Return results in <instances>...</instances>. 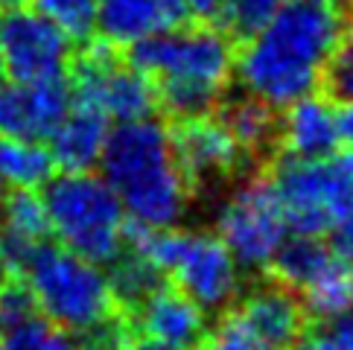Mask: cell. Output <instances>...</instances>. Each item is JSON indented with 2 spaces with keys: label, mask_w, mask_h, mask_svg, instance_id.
<instances>
[{
  "label": "cell",
  "mask_w": 353,
  "mask_h": 350,
  "mask_svg": "<svg viewBox=\"0 0 353 350\" xmlns=\"http://www.w3.org/2000/svg\"><path fill=\"white\" fill-rule=\"evenodd\" d=\"M342 35L345 21L333 0H283L248 32L234 59V76L245 96L286 108L319 91Z\"/></svg>",
  "instance_id": "1"
},
{
  "label": "cell",
  "mask_w": 353,
  "mask_h": 350,
  "mask_svg": "<svg viewBox=\"0 0 353 350\" xmlns=\"http://www.w3.org/2000/svg\"><path fill=\"white\" fill-rule=\"evenodd\" d=\"M105 184L125 219L143 234L170 231L190 210V178L175 158L172 134L152 117L117 123L99 155Z\"/></svg>",
  "instance_id": "2"
},
{
  "label": "cell",
  "mask_w": 353,
  "mask_h": 350,
  "mask_svg": "<svg viewBox=\"0 0 353 350\" xmlns=\"http://www.w3.org/2000/svg\"><path fill=\"white\" fill-rule=\"evenodd\" d=\"M236 50L216 27H175L134 47V65L155 88V99L175 117L205 114L234 79Z\"/></svg>",
  "instance_id": "3"
},
{
  "label": "cell",
  "mask_w": 353,
  "mask_h": 350,
  "mask_svg": "<svg viewBox=\"0 0 353 350\" xmlns=\"http://www.w3.org/2000/svg\"><path fill=\"white\" fill-rule=\"evenodd\" d=\"M21 274L35 312L70 336L97 333L114 318L117 295L108 271L94 260L47 243L23 262Z\"/></svg>",
  "instance_id": "4"
},
{
  "label": "cell",
  "mask_w": 353,
  "mask_h": 350,
  "mask_svg": "<svg viewBox=\"0 0 353 350\" xmlns=\"http://www.w3.org/2000/svg\"><path fill=\"white\" fill-rule=\"evenodd\" d=\"M50 236L61 248L108 266L129 243V219L103 175L65 172L44 184L41 196Z\"/></svg>",
  "instance_id": "5"
},
{
  "label": "cell",
  "mask_w": 353,
  "mask_h": 350,
  "mask_svg": "<svg viewBox=\"0 0 353 350\" xmlns=\"http://www.w3.org/2000/svg\"><path fill=\"white\" fill-rule=\"evenodd\" d=\"M143 245L158 271L205 312H219L243 295V269L213 231H187L175 225L149 234Z\"/></svg>",
  "instance_id": "6"
},
{
  "label": "cell",
  "mask_w": 353,
  "mask_h": 350,
  "mask_svg": "<svg viewBox=\"0 0 353 350\" xmlns=\"http://www.w3.org/2000/svg\"><path fill=\"white\" fill-rule=\"evenodd\" d=\"M269 184L298 234L330 236L353 219V155L286 158Z\"/></svg>",
  "instance_id": "7"
},
{
  "label": "cell",
  "mask_w": 353,
  "mask_h": 350,
  "mask_svg": "<svg viewBox=\"0 0 353 350\" xmlns=\"http://www.w3.org/2000/svg\"><path fill=\"white\" fill-rule=\"evenodd\" d=\"M213 234L243 271L272 269L289 225L269 181H243L216 205Z\"/></svg>",
  "instance_id": "8"
},
{
  "label": "cell",
  "mask_w": 353,
  "mask_h": 350,
  "mask_svg": "<svg viewBox=\"0 0 353 350\" xmlns=\"http://www.w3.org/2000/svg\"><path fill=\"white\" fill-rule=\"evenodd\" d=\"M272 269L315 316L339 318L353 307V260L342 257L321 236H286Z\"/></svg>",
  "instance_id": "9"
},
{
  "label": "cell",
  "mask_w": 353,
  "mask_h": 350,
  "mask_svg": "<svg viewBox=\"0 0 353 350\" xmlns=\"http://www.w3.org/2000/svg\"><path fill=\"white\" fill-rule=\"evenodd\" d=\"M3 73L18 82H59L73 61V39L39 9H9L0 18Z\"/></svg>",
  "instance_id": "10"
},
{
  "label": "cell",
  "mask_w": 353,
  "mask_h": 350,
  "mask_svg": "<svg viewBox=\"0 0 353 350\" xmlns=\"http://www.w3.org/2000/svg\"><path fill=\"white\" fill-rule=\"evenodd\" d=\"M73 99L94 105L108 120L129 123L152 114L155 88L137 65L111 56V50H91L73 73Z\"/></svg>",
  "instance_id": "11"
},
{
  "label": "cell",
  "mask_w": 353,
  "mask_h": 350,
  "mask_svg": "<svg viewBox=\"0 0 353 350\" xmlns=\"http://www.w3.org/2000/svg\"><path fill=\"white\" fill-rule=\"evenodd\" d=\"M175 158L190 178V184H222L231 181L245 167V149L236 143L222 117L210 111L181 117V126L172 134Z\"/></svg>",
  "instance_id": "12"
},
{
  "label": "cell",
  "mask_w": 353,
  "mask_h": 350,
  "mask_svg": "<svg viewBox=\"0 0 353 350\" xmlns=\"http://www.w3.org/2000/svg\"><path fill=\"white\" fill-rule=\"evenodd\" d=\"M70 105L65 79L59 82H0V137L47 141Z\"/></svg>",
  "instance_id": "13"
},
{
  "label": "cell",
  "mask_w": 353,
  "mask_h": 350,
  "mask_svg": "<svg viewBox=\"0 0 353 350\" xmlns=\"http://www.w3.org/2000/svg\"><path fill=\"white\" fill-rule=\"evenodd\" d=\"M134 321L146 342L175 350H193L208 336V312L179 289L155 286L134 301Z\"/></svg>",
  "instance_id": "14"
},
{
  "label": "cell",
  "mask_w": 353,
  "mask_h": 350,
  "mask_svg": "<svg viewBox=\"0 0 353 350\" xmlns=\"http://www.w3.org/2000/svg\"><path fill=\"white\" fill-rule=\"evenodd\" d=\"M187 9L181 0H97L94 30L111 47H141L181 27Z\"/></svg>",
  "instance_id": "15"
},
{
  "label": "cell",
  "mask_w": 353,
  "mask_h": 350,
  "mask_svg": "<svg viewBox=\"0 0 353 350\" xmlns=\"http://www.w3.org/2000/svg\"><path fill=\"white\" fill-rule=\"evenodd\" d=\"M274 137L289 158H324L342 146V117L327 96L310 94L283 108Z\"/></svg>",
  "instance_id": "16"
},
{
  "label": "cell",
  "mask_w": 353,
  "mask_h": 350,
  "mask_svg": "<svg viewBox=\"0 0 353 350\" xmlns=\"http://www.w3.org/2000/svg\"><path fill=\"white\" fill-rule=\"evenodd\" d=\"M108 132H111V120L103 111L70 96L65 117L59 120V126L50 132L44 143L50 155H53L56 167H61L65 172H82L99 164Z\"/></svg>",
  "instance_id": "17"
},
{
  "label": "cell",
  "mask_w": 353,
  "mask_h": 350,
  "mask_svg": "<svg viewBox=\"0 0 353 350\" xmlns=\"http://www.w3.org/2000/svg\"><path fill=\"white\" fill-rule=\"evenodd\" d=\"M236 318L277 350H289L304 336V304L286 286H257L239 301Z\"/></svg>",
  "instance_id": "18"
},
{
  "label": "cell",
  "mask_w": 353,
  "mask_h": 350,
  "mask_svg": "<svg viewBox=\"0 0 353 350\" xmlns=\"http://www.w3.org/2000/svg\"><path fill=\"white\" fill-rule=\"evenodd\" d=\"M50 240V225L35 193H12L0 202V262L18 269Z\"/></svg>",
  "instance_id": "19"
},
{
  "label": "cell",
  "mask_w": 353,
  "mask_h": 350,
  "mask_svg": "<svg viewBox=\"0 0 353 350\" xmlns=\"http://www.w3.org/2000/svg\"><path fill=\"white\" fill-rule=\"evenodd\" d=\"M56 161L44 141L0 137V184L12 193H35L53 178Z\"/></svg>",
  "instance_id": "20"
},
{
  "label": "cell",
  "mask_w": 353,
  "mask_h": 350,
  "mask_svg": "<svg viewBox=\"0 0 353 350\" xmlns=\"http://www.w3.org/2000/svg\"><path fill=\"white\" fill-rule=\"evenodd\" d=\"M111 271H108V280H111V289H114L117 298L123 301H141L146 292H152L158 280H161V271L158 266L149 257L146 245L137 240V243H125L123 251L108 262Z\"/></svg>",
  "instance_id": "21"
},
{
  "label": "cell",
  "mask_w": 353,
  "mask_h": 350,
  "mask_svg": "<svg viewBox=\"0 0 353 350\" xmlns=\"http://www.w3.org/2000/svg\"><path fill=\"white\" fill-rule=\"evenodd\" d=\"M219 117L236 137V143L245 149V155H257L263 149H269V143L277 134V120L272 114V108L266 103H260V99L245 96V94H243V99H236V103L225 108V114H219Z\"/></svg>",
  "instance_id": "22"
},
{
  "label": "cell",
  "mask_w": 353,
  "mask_h": 350,
  "mask_svg": "<svg viewBox=\"0 0 353 350\" xmlns=\"http://www.w3.org/2000/svg\"><path fill=\"white\" fill-rule=\"evenodd\" d=\"M0 350H79V342L39 312H30L18 321L0 324Z\"/></svg>",
  "instance_id": "23"
},
{
  "label": "cell",
  "mask_w": 353,
  "mask_h": 350,
  "mask_svg": "<svg viewBox=\"0 0 353 350\" xmlns=\"http://www.w3.org/2000/svg\"><path fill=\"white\" fill-rule=\"evenodd\" d=\"M39 12L59 23L70 39H85L94 32L97 18V0H35Z\"/></svg>",
  "instance_id": "24"
},
{
  "label": "cell",
  "mask_w": 353,
  "mask_h": 350,
  "mask_svg": "<svg viewBox=\"0 0 353 350\" xmlns=\"http://www.w3.org/2000/svg\"><path fill=\"white\" fill-rule=\"evenodd\" d=\"M283 0H222L219 18L239 35L254 32L263 21H269L274 15V9Z\"/></svg>",
  "instance_id": "25"
},
{
  "label": "cell",
  "mask_w": 353,
  "mask_h": 350,
  "mask_svg": "<svg viewBox=\"0 0 353 350\" xmlns=\"http://www.w3.org/2000/svg\"><path fill=\"white\" fill-rule=\"evenodd\" d=\"M205 350H277L254 336L236 316L219 324L213 336H205Z\"/></svg>",
  "instance_id": "26"
},
{
  "label": "cell",
  "mask_w": 353,
  "mask_h": 350,
  "mask_svg": "<svg viewBox=\"0 0 353 350\" xmlns=\"http://www.w3.org/2000/svg\"><path fill=\"white\" fill-rule=\"evenodd\" d=\"M327 76L333 82V91L342 96L345 103H353V30H345Z\"/></svg>",
  "instance_id": "27"
},
{
  "label": "cell",
  "mask_w": 353,
  "mask_h": 350,
  "mask_svg": "<svg viewBox=\"0 0 353 350\" xmlns=\"http://www.w3.org/2000/svg\"><path fill=\"white\" fill-rule=\"evenodd\" d=\"M333 342L339 344V350H353V307L347 312H342L339 318H333Z\"/></svg>",
  "instance_id": "28"
},
{
  "label": "cell",
  "mask_w": 353,
  "mask_h": 350,
  "mask_svg": "<svg viewBox=\"0 0 353 350\" xmlns=\"http://www.w3.org/2000/svg\"><path fill=\"white\" fill-rule=\"evenodd\" d=\"M295 350H339V344L333 342L330 333H312V336H301L292 344Z\"/></svg>",
  "instance_id": "29"
},
{
  "label": "cell",
  "mask_w": 353,
  "mask_h": 350,
  "mask_svg": "<svg viewBox=\"0 0 353 350\" xmlns=\"http://www.w3.org/2000/svg\"><path fill=\"white\" fill-rule=\"evenodd\" d=\"M184 9L190 12V15H199V18H213L219 15V6L222 0H181Z\"/></svg>",
  "instance_id": "30"
},
{
  "label": "cell",
  "mask_w": 353,
  "mask_h": 350,
  "mask_svg": "<svg viewBox=\"0 0 353 350\" xmlns=\"http://www.w3.org/2000/svg\"><path fill=\"white\" fill-rule=\"evenodd\" d=\"M339 117H342V143L353 146V103H347L339 111Z\"/></svg>",
  "instance_id": "31"
},
{
  "label": "cell",
  "mask_w": 353,
  "mask_h": 350,
  "mask_svg": "<svg viewBox=\"0 0 353 350\" xmlns=\"http://www.w3.org/2000/svg\"><path fill=\"white\" fill-rule=\"evenodd\" d=\"M120 350H175V347H163V344H155V342H134V344H120Z\"/></svg>",
  "instance_id": "32"
},
{
  "label": "cell",
  "mask_w": 353,
  "mask_h": 350,
  "mask_svg": "<svg viewBox=\"0 0 353 350\" xmlns=\"http://www.w3.org/2000/svg\"><path fill=\"white\" fill-rule=\"evenodd\" d=\"M27 3H30V0H0V9H21Z\"/></svg>",
  "instance_id": "33"
},
{
  "label": "cell",
  "mask_w": 353,
  "mask_h": 350,
  "mask_svg": "<svg viewBox=\"0 0 353 350\" xmlns=\"http://www.w3.org/2000/svg\"><path fill=\"white\" fill-rule=\"evenodd\" d=\"M6 79V73H3V59H0V82Z\"/></svg>",
  "instance_id": "34"
},
{
  "label": "cell",
  "mask_w": 353,
  "mask_h": 350,
  "mask_svg": "<svg viewBox=\"0 0 353 350\" xmlns=\"http://www.w3.org/2000/svg\"><path fill=\"white\" fill-rule=\"evenodd\" d=\"M0 286H3V262H0Z\"/></svg>",
  "instance_id": "35"
},
{
  "label": "cell",
  "mask_w": 353,
  "mask_h": 350,
  "mask_svg": "<svg viewBox=\"0 0 353 350\" xmlns=\"http://www.w3.org/2000/svg\"><path fill=\"white\" fill-rule=\"evenodd\" d=\"M0 202H3V184H0Z\"/></svg>",
  "instance_id": "36"
},
{
  "label": "cell",
  "mask_w": 353,
  "mask_h": 350,
  "mask_svg": "<svg viewBox=\"0 0 353 350\" xmlns=\"http://www.w3.org/2000/svg\"><path fill=\"white\" fill-rule=\"evenodd\" d=\"M345 3H347V6H350V9H353V0H345Z\"/></svg>",
  "instance_id": "37"
}]
</instances>
